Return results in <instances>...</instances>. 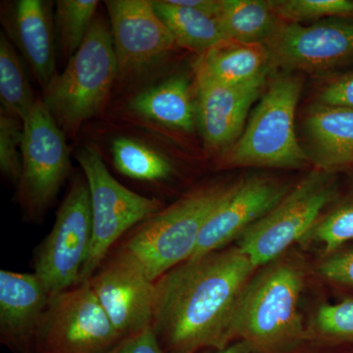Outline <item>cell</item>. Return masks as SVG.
Here are the masks:
<instances>
[{"label": "cell", "mask_w": 353, "mask_h": 353, "mask_svg": "<svg viewBox=\"0 0 353 353\" xmlns=\"http://www.w3.org/2000/svg\"><path fill=\"white\" fill-rule=\"evenodd\" d=\"M257 268L238 245L190 259L155 282L152 329L167 353L222 350Z\"/></svg>", "instance_id": "1"}, {"label": "cell", "mask_w": 353, "mask_h": 353, "mask_svg": "<svg viewBox=\"0 0 353 353\" xmlns=\"http://www.w3.org/2000/svg\"><path fill=\"white\" fill-rule=\"evenodd\" d=\"M256 272L239 303L234 340L245 341L253 352L289 353L305 338L299 310L305 283L303 266L280 257Z\"/></svg>", "instance_id": "2"}, {"label": "cell", "mask_w": 353, "mask_h": 353, "mask_svg": "<svg viewBox=\"0 0 353 353\" xmlns=\"http://www.w3.org/2000/svg\"><path fill=\"white\" fill-rule=\"evenodd\" d=\"M229 189L230 185L217 183L185 194L134 228L117 250L134 260L157 282L192 256L202 227Z\"/></svg>", "instance_id": "3"}, {"label": "cell", "mask_w": 353, "mask_h": 353, "mask_svg": "<svg viewBox=\"0 0 353 353\" xmlns=\"http://www.w3.org/2000/svg\"><path fill=\"white\" fill-rule=\"evenodd\" d=\"M118 74L110 27L95 17L82 46L43 90L41 101L60 129L75 134L103 108Z\"/></svg>", "instance_id": "4"}, {"label": "cell", "mask_w": 353, "mask_h": 353, "mask_svg": "<svg viewBox=\"0 0 353 353\" xmlns=\"http://www.w3.org/2000/svg\"><path fill=\"white\" fill-rule=\"evenodd\" d=\"M303 80L292 72L273 79L248 126L225 158L232 167L301 168L309 161L296 134V110Z\"/></svg>", "instance_id": "5"}, {"label": "cell", "mask_w": 353, "mask_h": 353, "mask_svg": "<svg viewBox=\"0 0 353 353\" xmlns=\"http://www.w3.org/2000/svg\"><path fill=\"white\" fill-rule=\"evenodd\" d=\"M338 194L334 173L315 168L277 205L248 228L236 245L260 268L303 241Z\"/></svg>", "instance_id": "6"}, {"label": "cell", "mask_w": 353, "mask_h": 353, "mask_svg": "<svg viewBox=\"0 0 353 353\" xmlns=\"http://www.w3.org/2000/svg\"><path fill=\"white\" fill-rule=\"evenodd\" d=\"M77 160L90 190L92 221V248L79 281L82 284L99 270L121 236L161 210L162 203L121 185L97 148L85 146L77 154Z\"/></svg>", "instance_id": "7"}, {"label": "cell", "mask_w": 353, "mask_h": 353, "mask_svg": "<svg viewBox=\"0 0 353 353\" xmlns=\"http://www.w3.org/2000/svg\"><path fill=\"white\" fill-rule=\"evenodd\" d=\"M22 173L18 199L29 219H38L50 208L71 171L65 132L37 99L23 120Z\"/></svg>", "instance_id": "8"}, {"label": "cell", "mask_w": 353, "mask_h": 353, "mask_svg": "<svg viewBox=\"0 0 353 353\" xmlns=\"http://www.w3.org/2000/svg\"><path fill=\"white\" fill-rule=\"evenodd\" d=\"M92 243L90 190L77 179L65 197L48 236L37 248L34 274L50 296L79 284Z\"/></svg>", "instance_id": "9"}, {"label": "cell", "mask_w": 353, "mask_h": 353, "mask_svg": "<svg viewBox=\"0 0 353 353\" xmlns=\"http://www.w3.org/2000/svg\"><path fill=\"white\" fill-rule=\"evenodd\" d=\"M121 338L88 282L50 296L37 334V353H111Z\"/></svg>", "instance_id": "10"}, {"label": "cell", "mask_w": 353, "mask_h": 353, "mask_svg": "<svg viewBox=\"0 0 353 353\" xmlns=\"http://www.w3.org/2000/svg\"><path fill=\"white\" fill-rule=\"evenodd\" d=\"M272 66L320 73L353 60V20L327 19L310 26L282 22L265 43Z\"/></svg>", "instance_id": "11"}, {"label": "cell", "mask_w": 353, "mask_h": 353, "mask_svg": "<svg viewBox=\"0 0 353 353\" xmlns=\"http://www.w3.org/2000/svg\"><path fill=\"white\" fill-rule=\"evenodd\" d=\"M88 284L121 340L152 327L155 282L131 257L116 250Z\"/></svg>", "instance_id": "12"}, {"label": "cell", "mask_w": 353, "mask_h": 353, "mask_svg": "<svg viewBox=\"0 0 353 353\" xmlns=\"http://www.w3.org/2000/svg\"><path fill=\"white\" fill-rule=\"evenodd\" d=\"M289 187L266 176H253L230 185L226 196L202 227L190 259L226 248L266 215L289 192Z\"/></svg>", "instance_id": "13"}, {"label": "cell", "mask_w": 353, "mask_h": 353, "mask_svg": "<svg viewBox=\"0 0 353 353\" xmlns=\"http://www.w3.org/2000/svg\"><path fill=\"white\" fill-rule=\"evenodd\" d=\"M105 6L120 74L145 69L176 48L152 1L108 0Z\"/></svg>", "instance_id": "14"}, {"label": "cell", "mask_w": 353, "mask_h": 353, "mask_svg": "<svg viewBox=\"0 0 353 353\" xmlns=\"http://www.w3.org/2000/svg\"><path fill=\"white\" fill-rule=\"evenodd\" d=\"M267 76L238 85L196 82L197 122L209 145L224 148L239 139L248 111L264 90Z\"/></svg>", "instance_id": "15"}, {"label": "cell", "mask_w": 353, "mask_h": 353, "mask_svg": "<svg viewBox=\"0 0 353 353\" xmlns=\"http://www.w3.org/2000/svg\"><path fill=\"white\" fill-rule=\"evenodd\" d=\"M36 274L0 271V334L2 341L20 352L36 341L50 301Z\"/></svg>", "instance_id": "16"}, {"label": "cell", "mask_w": 353, "mask_h": 353, "mask_svg": "<svg viewBox=\"0 0 353 353\" xmlns=\"http://www.w3.org/2000/svg\"><path fill=\"white\" fill-rule=\"evenodd\" d=\"M51 7L52 3L43 0L16 1L7 28L43 90L57 75Z\"/></svg>", "instance_id": "17"}, {"label": "cell", "mask_w": 353, "mask_h": 353, "mask_svg": "<svg viewBox=\"0 0 353 353\" xmlns=\"http://www.w3.org/2000/svg\"><path fill=\"white\" fill-rule=\"evenodd\" d=\"M307 157L316 168L334 173L353 165V110L315 103L304 118Z\"/></svg>", "instance_id": "18"}, {"label": "cell", "mask_w": 353, "mask_h": 353, "mask_svg": "<svg viewBox=\"0 0 353 353\" xmlns=\"http://www.w3.org/2000/svg\"><path fill=\"white\" fill-rule=\"evenodd\" d=\"M272 60L263 43L226 38L199 55L194 64L196 82L238 85L268 75Z\"/></svg>", "instance_id": "19"}, {"label": "cell", "mask_w": 353, "mask_h": 353, "mask_svg": "<svg viewBox=\"0 0 353 353\" xmlns=\"http://www.w3.org/2000/svg\"><path fill=\"white\" fill-rule=\"evenodd\" d=\"M134 113L164 126L192 131L197 120L189 81L173 77L134 97L130 103Z\"/></svg>", "instance_id": "20"}, {"label": "cell", "mask_w": 353, "mask_h": 353, "mask_svg": "<svg viewBox=\"0 0 353 353\" xmlns=\"http://www.w3.org/2000/svg\"><path fill=\"white\" fill-rule=\"evenodd\" d=\"M152 6L170 31L176 46L188 48L199 55L226 39L214 15L176 6L170 0H154Z\"/></svg>", "instance_id": "21"}, {"label": "cell", "mask_w": 353, "mask_h": 353, "mask_svg": "<svg viewBox=\"0 0 353 353\" xmlns=\"http://www.w3.org/2000/svg\"><path fill=\"white\" fill-rule=\"evenodd\" d=\"M217 19L226 38L263 44L283 22L270 0H219Z\"/></svg>", "instance_id": "22"}, {"label": "cell", "mask_w": 353, "mask_h": 353, "mask_svg": "<svg viewBox=\"0 0 353 353\" xmlns=\"http://www.w3.org/2000/svg\"><path fill=\"white\" fill-rule=\"evenodd\" d=\"M0 101L4 110L22 121L37 101L19 55L3 34L0 36Z\"/></svg>", "instance_id": "23"}, {"label": "cell", "mask_w": 353, "mask_h": 353, "mask_svg": "<svg viewBox=\"0 0 353 353\" xmlns=\"http://www.w3.org/2000/svg\"><path fill=\"white\" fill-rule=\"evenodd\" d=\"M111 152L116 169L134 180L160 182L173 172L166 157L134 139L123 137L114 139Z\"/></svg>", "instance_id": "24"}, {"label": "cell", "mask_w": 353, "mask_h": 353, "mask_svg": "<svg viewBox=\"0 0 353 353\" xmlns=\"http://www.w3.org/2000/svg\"><path fill=\"white\" fill-rule=\"evenodd\" d=\"M97 0H58L55 4L54 26L60 48L71 58L85 41L95 19Z\"/></svg>", "instance_id": "25"}, {"label": "cell", "mask_w": 353, "mask_h": 353, "mask_svg": "<svg viewBox=\"0 0 353 353\" xmlns=\"http://www.w3.org/2000/svg\"><path fill=\"white\" fill-rule=\"evenodd\" d=\"M352 240L353 196H350L323 213L301 241L319 245L325 254L330 255Z\"/></svg>", "instance_id": "26"}, {"label": "cell", "mask_w": 353, "mask_h": 353, "mask_svg": "<svg viewBox=\"0 0 353 353\" xmlns=\"http://www.w3.org/2000/svg\"><path fill=\"white\" fill-rule=\"evenodd\" d=\"M272 8L285 23L307 21L353 20V0H270Z\"/></svg>", "instance_id": "27"}, {"label": "cell", "mask_w": 353, "mask_h": 353, "mask_svg": "<svg viewBox=\"0 0 353 353\" xmlns=\"http://www.w3.org/2000/svg\"><path fill=\"white\" fill-rule=\"evenodd\" d=\"M23 121L0 109V169L18 185L22 173Z\"/></svg>", "instance_id": "28"}, {"label": "cell", "mask_w": 353, "mask_h": 353, "mask_svg": "<svg viewBox=\"0 0 353 353\" xmlns=\"http://www.w3.org/2000/svg\"><path fill=\"white\" fill-rule=\"evenodd\" d=\"M312 327L317 336L326 340L353 341V299L320 306Z\"/></svg>", "instance_id": "29"}, {"label": "cell", "mask_w": 353, "mask_h": 353, "mask_svg": "<svg viewBox=\"0 0 353 353\" xmlns=\"http://www.w3.org/2000/svg\"><path fill=\"white\" fill-rule=\"evenodd\" d=\"M315 103L353 110V70L334 76L318 90Z\"/></svg>", "instance_id": "30"}, {"label": "cell", "mask_w": 353, "mask_h": 353, "mask_svg": "<svg viewBox=\"0 0 353 353\" xmlns=\"http://www.w3.org/2000/svg\"><path fill=\"white\" fill-rule=\"evenodd\" d=\"M318 272L326 280L353 288V250L328 255L320 263Z\"/></svg>", "instance_id": "31"}, {"label": "cell", "mask_w": 353, "mask_h": 353, "mask_svg": "<svg viewBox=\"0 0 353 353\" xmlns=\"http://www.w3.org/2000/svg\"><path fill=\"white\" fill-rule=\"evenodd\" d=\"M111 353H167L152 327L121 341Z\"/></svg>", "instance_id": "32"}, {"label": "cell", "mask_w": 353, "mask_h": 353, "mask_svg": "<svg viewBox=\"0 0 353 353\" xmlns=\"http://www.w3.org/2000/svg\"><path fill=\"white\" fill-rule=\"evenodd\" d=\"M252 347L245 341H239L236 343H231L222 350H215V352L210 353H253Z\"/></svg>", "instance_id": "33"}]
</instances>
